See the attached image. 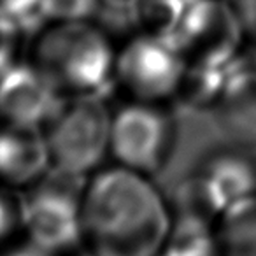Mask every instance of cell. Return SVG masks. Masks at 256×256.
Masks as SVG:
<instances>
[{"label": "cell", "mask_w": 256, "mask_h": 256, "mask_svg": "<svg viewBox=\"0 0 256 256\" xmlns=\"http://www.w3.org/2000/svg\"><path fill=\"white\" fill-rule=\"evenodd\" d=\"M81 218L82 237L95 256H158L174 223L160 190L123 165L92 179Z\"/></svg>", "instance_id": "1"}, {"label": "cell", "mask_w": 256, "mask_h": 256, "mask_svg": "<svg viewBox=\"0 0 256 256\" xmlns=\"http://www.w3.org/2000/svg\"><path fill=\"white\" fill-rule=\"evenodd\" d=\"M34 64L78 96L104 98L118 81L112 46L90 22L44 23L36 32Z\"/></svg>", "instance_id": "2"}, {"label": "cell", "mask_w": 256, "mask_h": 256, "mask_svg": "<svg viewBox=\"0 0 256 256\" xmlns=\"http://www.w3.org/2000/svg\"><path fill=\"white\" fill-rule=\"evenodd\" d=\"M82 195L84 176L51 167L42 181L20 200L22 224L30 242L51 254L74 248L82 238Z\"/></svg>", "instance_id": "3"}, {"label": "cell", "mask_w": 256, "mask_h": 256, "mask_svg": "<svg viewBox=\"0 0 256 256\" xmlns=\"http://www.w3.org/2000/svg\"><path fill=\"white\" fill-rule=\"evenodd\" d=\"M110 124L112 118L104 98L78 96L65 104L46 137L51 165L76 176H86L98 167L110 150Z\"/></svg>", "instance_id": "4"}, {"label": "cell", "mask_w": 256, "mask_h": 256, "mask_svg": "<svg viewBox=\"0 0 256 256\" xmlns=\"http://www.w3.org/2000/svg\"><path fill=\"white\" fill-rule=\"evenodd\" d=\"M178 123L150 106H126L110 124V151L123 167L162 174L174 151Z\"/></svg>", "instance_id": "5"}, {"label": "cell", "mask_w": 256, "mask_h": 256, "mask_svg": "<svg viewBox=\"0 0 256 256\" xmlns=\"http://www.w3.org/2000/svg\"><path fill=\"white\" fill-rule=\"evenodd\" d=\"M246 40L228 0H193L172 46L188 65H230Z\"/></svg>", "instance_id": "6"}, {"label": "cell", "mask_w": 256, "mask_h": 256, "mask_svg": "<svg viewBox=\"0 0 256 256\" xmlns=\"http://www.w3.org/2000/svg\"><path fill=\"white\" fill-rule=\"evenodd\" d=\"M188 62L167 40L153 34L134 37L116 56V78L140 100L179 93Z\"/></svg>", "instance_id": "7"}, {"label": "cell", "mask_w": 256, "mask_h": 256, "mask_svg": "<svg viewBox=\"0 0 256 256\" xmlns=\"http://www.w3.org/2000/svg\"><path fill=\"white\" fill-rule=\"evenodd\" d=\"M62 88L36 64H12L0 74V116L26 128L50 126L65 107Z\"/></svg>", "instance_id": "8"}, {"label": "cell", "mask_w": 256, "mask_h": 256, "mask_svg": "<svg viewBox=\"0 0 256 256\" xmlns=\"http://www.w3.org/2000/svg\"><path fill=\"white\" fill-rule=\"evenodd\" d=\"M186 179L220 220L228 207L256 195V158L248 150L230 146L202 158Z\"/></svg>", "instance_id": "9"}, {"label": "cell", "mask_w": 256, "mask_h": 256, "mask_svg": "<svg viewBox=\"0 0 256 256\" xmlns=\"http://www.w3.org/2000/svg\"><path fill=\"white\" fill-rule=\"evenodd\" d=\"M210 114L230 146L256 151V74L246 60L238 62Z\"/></svg>", "instance_id": "10"}, {"label": "cell", "mask_w": 256, "mask_h": 256, "mask_svg": "<svg viewBox=\"0 0 256 256\" xmlns=\"http://www.w3.org/2000/svg\"><path fill=\"white\" fill-rule=\"evenodd\" d=\"M51 168L48 139L39 128L9 123L0 128V179L11 184H28Z\"/></svg>", "instance_id": "11"}, {"label": "cell", "mask_w": 256, "mask_h": 256, "mask_svg": "<svg viewBox=\"0 0 256 256\" xmlns=\"http://www.w3.org/2000/svg\"><path fill=\"white\" fill-rule=\"evenodd\" d=\"M220 256H256V195L228 207L216 223Z\"/></svg>", "instance_id": "12"}, {"label": "cell", "mask_w": 256, "mask_h": 256, "mask_svg": "<svg viewBox=\"0 0 256 256\" xmlns=\"http://www.w3.org/2000/svg\"><path fill=\"white\" fill-rule=\"evenodd\" d=\"M193 0H137V16L144 32L174 42Z\"/></svg>", "instance_id": "13"}, {"label": "cell", "mask_w": 256, "mask_h": 256, "mask_svg": "<svg viewBox=\"0 0 256 256\" xmlns=\"http://www.w3.org/2000/svg\"><path fill=\"white\" fill-rule=\"evenodd\" d=\"M100 8V0H40V18L50 22H90Z\"/></svg>", "instance_id": "14"}, {"label": "cell", "mask_w": 256, "mask_h": 256, "mask_svg": "<svg viewBox=\"0 0 256 256\" xmlns=\"http://www.w3.org/2000/svg\"><path fill=\"white\" fill-rule=\"evenodd\" d=\"M0 16L11 20L18 28L30 26L34 22H42L40 18V0H0Z\"/></svg>", "instance_id": "15"}, {"label": "cell", "mask_w": 256, "mask_h": 256, "mask_svg": "<svg viewBox=\"0 0 256 256\" xmlns=\"http://www.w3.org/2000/svg\"><path fill=\"white\" fill-rule=\"evenodd\" d=\"M22 30L11 20L0 16V74L14 64V51Z\"/></svg>", "instance_id": "16"}, {"label": "cell", "mask_w": 256, "mask_h": 256, "mask_svg": "<svg viewBox=\"0 0 256 256\" xmlns=\"http://www.w3.org/2000/svg\"><path fill=\"white\" fill-rule=\"evenodd\" d=\"M244 30L246 39L256 44V0H228Z\"/></svg>", "instance_id": "17"}, {"label": "cell", "mask_w": 256, "mask_h": 256, "mask_svg": "<svg viewBox=\"0 0 256 256\" xmlns=\"http://www.w3.org/2000/svg\"><path fill=\"white\" fill-rule=\"evenodd\" d=\"M18 221L22 223V204H14L6 193H0V242L11 235Z\"/></svg>", "instance_id": "18"}, {"label": "cell", "mask_w": 256, "mask_h": 256, "mask_svg": "<svg viewBox=\"0 0 256 256\" xmlns=\"http://www.w3.org/2000/svg\"><path fill=\"white\" fill-rule=\"evenodd\" d=\"M4 256H51V252H48L46 249L36 246L34 242H28V244H25V246L11 249V251H8Z\"/></svg>", "instance_id": "19"}, {"label": "cell", "mask_w": 256, "mask_h": 256, "mask_svg": "<svg viewBox=\"0 0 256 256\" xmlns=\"http://www.w3.org/2000/svg\"><path fill=\"white\" fill-rule=\"evenodd\" d=\"M246 65H248V67L256 74V44H254V50H252V53L246 58Z\"/></svg>", "instance_id": "20"}, {"label": "cell", "mask_w": 256, "mask_h": 256, "mask_svg": "<svg viewBox=\"0 0 256 256\" xmlns=\"http://www.w3.org/2000/svg\"><path fill=\"white\" fill-rule=\"evenodd\" d=\"M114 4H128V2H132V0H110Z\"/></svg>", "instance_id": "21"}, {"label": "cell", "mask_w": 256, "mask_h": 256, "mask_svg": "<svg viewBox=\"0 0 256 256\" xmlns=\"http://www.w3.org/2000/svg\"><path fill=\"white\" fill-rule=\"evenodd\" d=\"M158 256H170V254H167V252H165V251H162V252H160V254H158Z\"/></svg>", "instance_id": "22"}, {"label": "cell", "mask_w": 256, "mask_h": 256, "mask_svg": "<svg viewBox=\"0 0 256 256\" xmlns=\"http://www.w3.org/2000/svg\"><path fill=\"white\" fill-rule=\"evenodd\" d=\"M84 256H95V254H84Z\"/></svg>", "instance_id": "23"}]
</instances>
